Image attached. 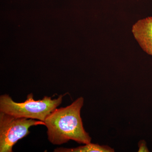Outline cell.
Wrapping results in <instances>:
<instances>
[{"label":"cell","mask_w":152,"mask_h":152,"mask_svg":"<svg viewBox=\"0 0 152 152\" xmlns=\"http://www.w3.org/2000/svg\"><path fill=\"white\" fill-rule=\"evenodd\" d=\"M84 102L83 98L79 97L70 105L55 109L47 117L45 123L48 138L53 145H62L70 140L85 145L91 142L80 116Z\"/></svg>","instance_id":"6da1fadb"},{"label":"cell","mask_w":152,"mask_h":152,"mask_svg":"<svg viewBox=\"0 0 152 152\" xmlns=\"http://www.w3.org/2000/svg\"><path fill=\"white\" fill-rule=\"evenodd\" d=\"M63 95L52 99L51 97L45 96L42 100H34L32 93L27 96L24 102H14L9 95L0 96V112L16 118L33 119L45 122L52 112L61 104Z\"/></svg>","instance_id":"7a4b0ae2"},{"label":"cell","mask_w":152,"mask_h":152,"mask_svg":"<svg viewBox=\"0 0 152 152\" xmlns=\"http://www.w3.org/2000/svg\"><path fill=\"white\" fill-rule=\"evenodd\" d=\"M45 125V122L33 119L16 118L0 112V152H12L14 145L30 133L32 126Z\"/></svg>","instance_id":"3957f363"},{"label":"cell","mask_w":152,"mask_h":152,"mask_svg":"<svg viewBox=\"0 0 152 152\" xmlns=\"http://www.w3.org/2000/svg\"><path fill=\"white\" fill-rule=\"evenodd\" d=\"M132 31L143 50L152 56V17L139 20L133 25Z\"/></svg>","instance_id":"277c9868"},{"label":"cell","mask_w":152,"mask_h":152,"mask_svg":"<svg viewBox=\"0 0 152 152\" xmlns=\"http://www.w3.org/2000/svg\"><path fill=\"white\" fill-rule=\"evenodd\" d=\"M56 152H113L114 149L107 145H101L98 144L89 143L77 148H58L54 151Z\"/></svg>","instance_id":"5b68a950"},{"label":"cell","mask_w":152,"mask_h":152,"mask_svg":"<svg viewBox=\"0 0 152 152\" xmlns=\"http://www.w3.org/2000/svg\"><path fill=\"white\" fill-rule=\"evenodd\" d=\"M139 152H149L148 147L147 146L146 143L144 140L140 141L138 143Z\"/></svg>","instance_id":"8992f818"}]
</instances>
